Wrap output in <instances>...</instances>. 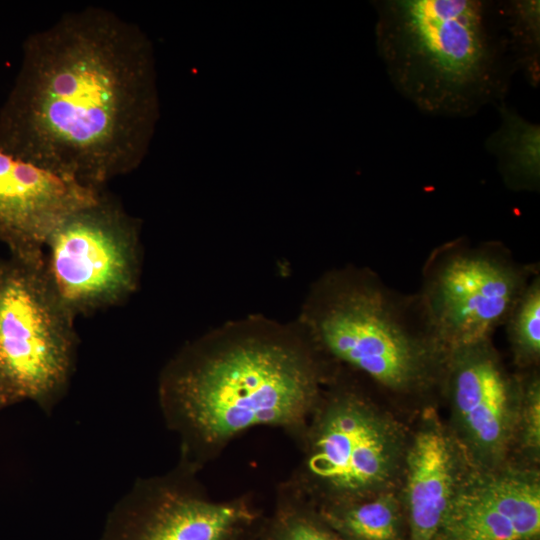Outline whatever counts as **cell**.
Masks as SVG:
<instances>
[{
    "instance_id": "obj_1",
    "label": "cell",
    "mask_w": 540,
    "mask_h": 540,
    "mask_svg": "<svg viewBox=\"0 0 540 540\" xmlns=\"http://www.w3.org/2000/svg\"><path fill=\"white\" fill-rule=\"evenodd\" d=\"M156 94L150 45L115 12H67L23 43L0 150L103 190L141 162Z\"/></svg>"
},
{
    "instance_id": "obj_2",
    "label": "cell",
    "mask_w": 540,
    "mask_h": 540,
    "mask_svg": "<svg viewBox=\"0 0 540 540\" xmlns=\"http://www.w3.org/2000/svg\"><path fill=\"white\" fill-rule=\"evenodd\" d=\"M300 326L264 316L229 321L187 344L163 369L159 402L198 470L256 427L305 429L331 377Z\"/></svg>"
},
{
    "instance_id": "obj_3",
    "label": "cell",
    "mask_w": 540,
    "mask_h": 540,
    "mask_svg": "<svg viewBox=\"0 0 540 540\" xmlns=\"http://www.w3.org/2000/svg\"><path fill=\"white\" fill-rule=\"evenodd\" d=\"M378 56L421 113L468 118L504 101L518 72L500 0H377Z\"/></svg>"
},
{
    "instance_id": "obj_4",
    "label": "cell",
    "mask_w": 540,
    "mask_h": 540,
    "mask_svg": "<svg viewBox=\"0 0 540 540\" xmlns=\"http://www.w3.org/2000/svg\"><path fill=\"white\" fill-rule=\"evenodd\" d=\"M328 360L396 394L442 386L447 351L433 335L417 295H402L369 268L320 276L295 321Z\"/></svg>"
},
{
    "instance_id": "obj_5",
    "label": "cell",
    "mask_w": 540,
    "mask_h": 540,
    "mask_svg": "<svg viewBox=\"0 0 540 540\" xmlns=\"http://www.w3.org/2000/svg\"><path fill=\"white\" fill-rule=\"evenodd\" d=\"M303 458L286 482L322 506L343 504L391 490L405 453L400 431L358 390L333 385L298 437Z\"/></svg>"
},
{
    "instance_id": "obj_6",
    "label": "cell",
    "mask_w": 540,
    "mask_h": 540,
    "mask_svg": "<svg viewBox=\"0 0 540 540\" xmlns=\"http://www.w3.org/2000/svg\"><path fill=\"white\" fill-rule=\"evenodd\" d=\"M539 273L499 242L472 245L463 238L435 248L417 298L433 335L447 351L491 339Z\"/></svg>"
},
{
    "instance_id": "obj_7",
    "label": "cell",
    "mask_w": 540,
    "mask_h": 540,
    "mask_svg": "<svg viewBox=\"0 0 540 540\" xmlns=\"http://www.w3.org/2000/svg\"><path fill=\"white\" fill-rule=\"evenodd\" d=\"M74 318L44 266L0 263V376L13 402L48 410L60 398L74 366Z\"/></svg>"
},
{
    "instance_id": "obj_8",
    "label": "cell",
    "mask_w": 540,
    "mask_h": 540,
    "mask_svg": "<svg viewBox=\"0 0 540 540\" xmlns=\"http://www.w3.org/2000/svg\"><path fill=\"white\" fill-rule=\"evenodd\" d=\"M140 262L136 221L104 191L68 216L44 250L45 273L75 317L130 296L138 286Z\"/></svg>"
},
{
    "instance_id": "obj_9",
    "label": "cell",
    "mask_w": 540,
    "mask_h": 540,
    "mask_svg": "<svg viewBox=\"0 0 540 540\" xmlns=\"http://www.w3.org/2000/svg\"><path fill=\"white\" fill-rule=\"evenodd\" d=\"M180 462L173 471L139 479L111 513L105 540H226L251 518L244 499L216 501Z\"/></svg>"
},
{
    "instance_id": "obj_10",
    "label": "cell",
    "mask_w": 540,
    "mask_h": 540,
    "mask_svg": "<svg viewBox=\"0 0 540 540\" xmlns=\"http://www.w3.org/2000/svg\"><path fill=\"white\" fill-rule=\"evenodd\" d=\"M442 387L471 460L478 469L501 467L516 440L520 376L507 372L489 339L448 352Z\"/></svg>"
},
{
    "instance_id": "obj_11",
    "label": "cell",
    "mask_w": 540,
    "mask_h": 540,
    "mask_svg": "<svg viewBox=\"0 0 540 540\" xmlns=\"http://www.w3.org/2000/svg\"><path fill=\"white\" fill-rule=\"evenodd\" d=\"M103 191L0 150V239L12 258L43 267L51 234Z\"/></svg>"
},
{
    "instance_id": "obj_12",
    "label": "cell",
    "mask_w": 540,
    "mask_h": 540,
    "mask_svg": "<svg viewBox=\"0 0 540 540\" xmlns=\"http://www.w3.org/2000/svg\"><path fill=\"white\" fill-rule=\"evenodd\" d=\"M536 471L498 467L460 477L434 540H536Z\"/></svg>"
},
{
    "instance_id": "obj_13",
    "label": "cell",
    "mask_w": 540,
    "mask_h": 540,
    "mask_svg": "<svg viewBox=\"0 0 540 540\" xmlns=\"http://www.w3.org/2000/svg\"><path fill=\"white\" fill-rule=\"evenodd\" d=\"M404 463L410 540H434L461 477L453 442L434 416L424 419Z\"/></svg>"
},
{
    "instance_id": "obj_14",
    "label": "cell",
    "mask_w": 540,
    "mask_h": 540,
    "mask_svg": "<svg viewBox=\"0 0 540 540\" xmlns=\"http://www.w3.org/2000/svg\"><path fill=\"white\" fill-rule=\"evenodd\" d=\"M500 124L485 140L505 186L515 192L540 189V125L522 116L505 100L495 105Z\"/></svg>"
},
{
    "instance_id": "obj_15",
    "label": "cell",
    "mask_w": 540,
    "mask_h": 540,
    "mask_svg": "<svg viewBox=\"0 0 540 540\" xmlns=\"http://www.w3.org/2000/svg\"><path fill=\"white\" fill-rule=\"evenodd\" d=\"M321 515L346 540H403L401 503L392 490L322 506Z\"/></svg>"
},
{
    "instance_id": "obj_16",
    "label": "cell",
    "mask_w": 540,
    "mask_h": 540,
    "mask_svg": "<svg viewBox=\"0 0 540 540\" xmlns=\"http://www.w3.org/2000/svg\"><path fill=\"white\" fill-rule=\"evenodd\" d=\"M510 48L518 72L528 84L540 83V2L500 0Z\"/></svg>"
},
{
    "instance_id": "obj_17",
    "label": "cell",
    "mask_w": 540,
    "mask_h": 540,
    "mask_svg": "<svg viewBox=\"0 0 540 540\" xmlns=\"http://www.w3.org/2000/svg\"><path fill=\"white\" fill-rule=\"evenodd\" d=\"M517 366L535 368L540 359V275L536 274L511 310L505 324Z\"/></svg>"
},
{
    "instance_id": "obj_18",
    "label": "cell",
    "mask_w": 540,
    "mask_h": 540,
    "mask_svg": "<svg viewBox=\"0 0 540 540\" xmlns=\"http://www.w3.org/2000/svg\"><path fill=\"white\" fill-rule=\"evenodd\" d=\"M277 496L286 513L277 540H342L304 513L300 497L286 483Z\"/></svg>"
},
{
    "instance_id": "obj_19",
    "label": "cell",
    "mask_w": 540,
    "mask_h": 540,
    "mask_svg": "<svg viewBox=\"0 0 540 540\" xmlns=\"http://www.w3.org/2000/svg\"><path fill=\"white\" fill-rule=\"evenodd\" d=\"M521 378V404L516 439L536 459L540 449V380L533 370Z\"/></svg>"
},
{
    "instance_id": "obj_20",
    "label": "cell",
    "mask_w": 540,
    "mask_h": 540,
    "mask_svg": "<svg viewBox=\"0 0 540 540\" xmlns=\"http://www.w3.org/2000/svg\"><path fill=\"white\" fill-rule=\"evenodd\" d=\"M12 399L6 389V386L0 376V408L12 403Z\"/></svg>"
}]
</instances>
